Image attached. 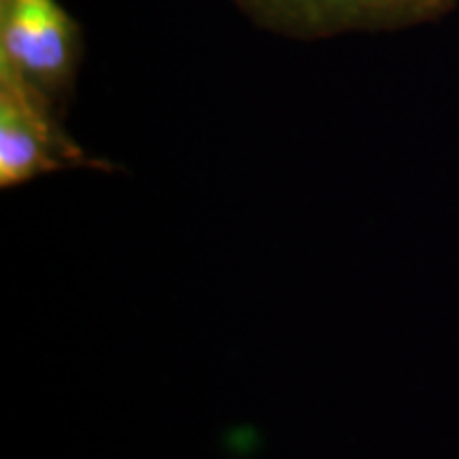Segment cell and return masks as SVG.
I'll return each instance as SVG.
<instances>
[{
  "mask_svg": "<svg viewBox=\"0 0 459 459\" xmlns=\"http://www.w3.org/2000/svg\"><path fill=\"white\" fill-rule=\"evenodd\" d=\"M79 60L77 26L57 0H0V68L60 113Z\"/></svg>",
  "mask_w": 459,
  "mask_h": 459,
  "instance_id": "obj_1",
  "label": "cell"
},
{
  "mask_svg": "<svg viewBox=\"0 0 459 459\" xmlns=\"http://www.w3.org/2000/svg\"><path fill=\"white\" fill-rule=\"evenodd\" d=\"M113 170L90 158L62 130L60 113L37 91L0 68V186L15 187L66 169Z\"/></svg>",
  "mask_w": 459,
  "mask_h": 459,
  "instance_id": "obj_2",
  "label": "cell"
},
{
  "mask_svg": "<svg viewBox=\"0 0 459 459\" xmlns=\"http://www.w3.org/2000/svg\"><path fill=\"white\" fill-rule=\"evenodd\" d=\"M264 13L307 30H334L353 24L395 0H254Z\"/></svg>",
  "mask_w": 459,
  "mask_h": 459,
  "instance_id": "obj_3",
  "label": "cell"
}]
</instances>
